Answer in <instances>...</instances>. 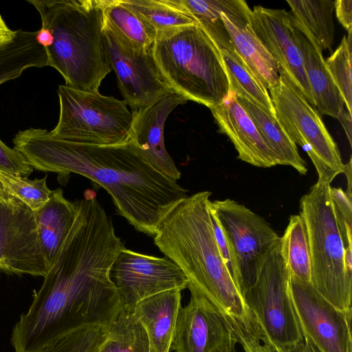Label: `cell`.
Segmentation results:
<instances>
[{
  "mask_svg": "<svg viewBox=\"0 0 352 352\" xmlns=\"http://www.w3.org/2000/svg\"><path fill=\"white\" fill-rule=\"evenodd\" d=\"M280 247L290 276L301 281L311 282L309 238L305 221L300 214L290 216L280 236Z\"/></svg>",
  "mask_w": 352,
  "mask_h": 352,
  "instance_id": "cell-27",
  "label": "cell"
},
{
  "mask_svg": "<svg viewBox=\"0 0 352 352\" xmlns=\"http://www.w3.org/2000/svg\"><path fill=\"white\" fill-rule=\"evenodd\" d=\"M13 144L36 170L76 173L104 188L118 212L152 237L165 215L187 196L186 190L146 162L129 142H74L46 129L30 128L19 131Z\"/></svg>",
  "mask_w": 352,
  "mask_h": 352,
  "instance_id": "cell-2",
  "label": "cell"
},
{
  "mask_svg": "<svg viewBox=\"0 0 352 352\" xmlns=\"http://www.w3.org/2000/svg\"><path fill=\"white\" fill-rule=\"evenodd\" d=\"M289 279L280 237L267 252L254 283L243 296L261 332L275 352L304 341L292 305Z\"/></svg>",
  "mask_w": 352,
  "mask_h": 352,
  "instance_id": "cell-8",
  "label": "cell"
},
{
  "mask_svg": "<svg viewBox=\"0 0 352 352\" xmlns=\"http://www.w3.org/2000/svg\"><path fill=\"white\" fill-rule=\"evenodd\" d=\"M211 192L201 191L176 204L153 237L160 250L223 314L243 318L248 312L223 260L209 208Z\"/></svg>",
  "mask_w": 352,
  "mask_h": 352,
  "instance_id": "cell-3",
  "label": "cell"
},
{
  "mask_svg": "<svg viewBox=\"0 0 352 352\" xmlns=\"http://www.w3.org/2000/svg\"><path fill=\"white\" fill-rule=\"evenodd\" d=\"M153 55L165 82L187 100L210 109L229 97L220 51L197 23L157 32Z\"/></svg>",
  "mask_w": 352,
  "mask_h": 352,
  "instance_id": "cell-5",
  "label": "cell"
},
{
  "mask_svg": "<svg viewBox=\"0 0 352 352\" xmlns=\"http://www.w3.org/2000/svg\"><path fill=\"white\" fill-rule=\"evenodd\" d=\"M338 119L342 125L348 138L349 142L351 146V113L344 109Z\"/></svg>",
  "mask_w": 352,
  "mask_h": 352,
  "instance_id": "cell-40",
  "label": "cell"
},
{
  "mask_svg": "<svg viewBox=\"0 0 352 352\" xmlns=\"http://www.w3.org/2000/svg\"><path fill=\"white\" fill-rule=\"evenodd\" d=\"M0 270L43 277L49 270L34 212L19 199L0 205Z\"/></svg>",
  "mask_w": 352,
  "mask_h": 352,
  "instance_id": "cell-14",
  "label": "cell"
},
{
  "mask_svg": "<svg viewBox=\"0 0 352 352\" xmlns=\"http://www.w3.org/2000/svg\"><path fill=\"white\" fill-rule=\"evenodd\" d=\"M157 32L196 23L178 0H122Z\"/></svg>",
  "mask_w": 352,
  "mask_h": 352,
  "instance_id": "cell-28",
  "label": "cell"
},
{
  "mask_svg": "<svg viewBox=\"0 0 352 352\" xmlns=\"http://www.w3.org/2000/svg\"><path fill=\"white\" fill-rule=\"evenodd\" d=\"M237 343L244 352H275L272 345L262 334L250 311L243 318L226 316Z\"/></svg>",
  "mask_w": 352,
  "mask_h": 352,
  "instance_id": "cell-34",
  "label": "cell"
},
{
  "mask_svg": "<svg viewBox=\"0 0 352 352\" xmlns=\"http://www.w3.org/2000/svg\"><path fill=\"white\" fill-rule=\"evenodd\" d=\"M236 99L250 118L267 146L274 154L278 165L290 166L300 175H305L307 172L305 161L277 118L243 96L236 95Z\"/></svg>",
  "mask_w": 352,
  "mask_h": 352,
  "instance_id": "cell-23",
  "label": "cell"
},
{
  "mask_svg": "<svg viewBox=\"0 0 352 352\" xmlns=\"http://www.w3.org/2000/svg\"><path fill=\"white\" fill-rule=\"evenodd\" d=\"M269 90L280 126L296 145L305 148L316 169L318 181L331 184L343 173L344 164L320 113L279 67L278 81Z\"/></svg>",
  "mask_w": 352,
  "mask_h": 352,
  "instance_id": "cell-9",
  "label": "cell"
},
{
  "mask_svg": "<svg viewBox=\"0 0 352 352\" xmlns=\"http://www.w3.org/2000/svg\"><path fill=\"white\" fill-rule=\"evenodd\" d=\"M16 30H11L0 14V50L14 38Z\"/></svg>",
  "mask_w": 352,
  "mask_h": 352,
  "instance_id": "cell-38",
  "label": "cell"
},
{
  "mask_svg": "<svg viewBox=\"0 0 352 352\" xmlns=\"http://www.w3.org/2000/svg\"><path fill=\"white\" fill-rule=\"evenodd\" d=\"M59 116L50 131L67 141L116 144L126 142L132 113L126 102L99 91H87L60 85L58 87Z\"/></svg>",
  "mask_w": 352,
  "mask_h": 352,
  "instance_id": "cell-7",
  "label": "cell"
},
{
  "mask_svg": "<svg viewBox=\"0 0 352 352\" xmlns=\"http://www.w3.org/2000/svg\"><path fill=\"white\" fill-rule=\"evenodd\" d=\"M96 352H150L146 333L131 313L122 311Z\"/></svg>",
  "mask_w": 352,
  "mask_h": 352,
  "instance_id": "cell-30",
  "label": "cell"
},
{
  "mask_svg": "<svg viewBox=\"0 0 352 352\" xmlns=\"http://www.w3.org/2000/svg\"><path fill=\"white\" fill-rule=\"evenodd\" d=\"M219 50L228 74L230 91L247 98L276 118L268 90L236 53L232 45Z\"/></svg>",
  "mask_w": 352,
  "mask_h": 352,
  "instance_id": "cell-26",
  "label": "cell"
},
{
  "mask_svg": "<svg viewBox=\"0 0 352 352\" xmlns=\"http://www.w3.org/2000/svg\"><path fill=\"white\" fill-rule=\"evenodd\" d=\"M33 212L39 243L50 269L74 224L76 203L67 200L63 190L57 188L52 190L47 202Z\"/></svg>",
  "mask_w": 352,
  "mask_h": 352,
  "instance_id": "cell-21",
  "label": "cell"
},
{
  "mask_svg": "<svg viewBox=\"0 0 352 352\" xmlns=\"http://www.w3.org/2000/svg\"><path fill=\"white\" fill-rule=\"evenodd\" d=\"M294 24L315 107L321 114L338 119L344 109V102L326 68L322 52L313 37L302 32L294 21Z\"/></svg>",
  "mask_w": 352,
  "mask_h": 352,
  "instance_id": "cell-20",
  "label": "cell"
},
{
  "mask_svg": "<svg viewBox=\"0 0 352 352\" xmlns=\"http://www.w3.org/2000/svg\"><path fill=\"white\" fill-rule=\"evenodd\" d=\"M179 312L170 349L174 352H217L234 336L228 318L197 289Z\"/></svg>",
  "mask_w": 352,
  "mask_h": 352,
  "instance_id": "cell-16",
  "label": "cell"
},
{
  "mask_svg": "<svg viewBox=\"0 0 352 352\" xmlns=\"http://www.w3.org/2000/svg\"><path fill=\"white\" fill-rule=\"evenodd\" d=\"M32 171L33 167L23 155L0 139V172L27 177Z\"/></svg>",
  "mask_w": 352,
  "mask_h": 352,
  "instance_id": "cell-36",
  "label": "cell"
},
{
  "mask_svg": "<svg viewBox=\"0 0 352 352\" xmlns=\"http://www.w3.org/2000/svg\"><path fill=\"white\" fill-rule=\"evenodd\" d=\"M84 194L57 257L13 327L14 352H33L84 324L111 326L122 311L110 270L125 247L95 193Z\"/></svg>",
  "mask_w": 352,
  "mask_h": 352,
  "instance_id": "cell-1",
  "label": "cell"
},
{
  "mask_svg": "<svg viewBox=\"0 0 352 352\" xmlns=\"http://www.w3.org/2000/svg\"><path fill=\"white\" fill-rule=\"evenodd\" d=\"M102 33L109 63L115 71L124 100L132 111L152 105L173 91L158 69L153 45L146 47L133 43L104 15Z\"/></svg>",
  "mask_w": 352,
  "mask_h": 352,
  "instance_id": "cell-11",
  "label": "cell"
},
{
  "mask_svg": "<svg viewBox=\"0 0 352 352\" xmlns=\"http://www.w3.org/2000/svg\"><path fill=\"white\" fill-rule=\"evenodd\" d=\"M276 352H316L311 343L304 339V341L285 349L278 350Z\"/></svg>",
  "mask_w": 352,
  "mask_h": 352,
  "instance_id": "cell-41",
  "label": "cell"
},
{
  "mask_svg": "<svg viewBox=\"0 0 352 352\" xmlns=\"http://www.w3.org/2000/svg\"><path fill=\"white\" fill-rule=\"evenodd\" d=\"M344 173L346 177V179H347V190H346V193L347 195L351 198L352 197V192H351V188H352V186H351V157H350V160L348 162V163L344 164V170H343V173Z\"/></svg>",
  "mask_w": 352,
  "mask_h": 352,
  "instance_id": "cell-43",
  "label": "cell"
},
{
  "mask_svg": "<svg viewBox=\"0 0 352 352\" xmlns=\"http://www.w3.org/2000/svg\"><path fill=\"white\" fill-rule=\"evenodd\" d=\"M17 199L0 182V205L12 202Z\"/></svg>",
  "mask_w": 352,
  "mask_h": 352,
  "instance_id": "cell-42",
  "label": "cell"
},
{
  "mask_svg": "<svg viewBox=\"0 0 352 352\" xmlns=\"http://www.w3.org/2000/svg\"><path fill=\"white\" fill-rule=\"evenodd\" d=\"M289 290L303 338L316 352H352V310L337 309L311 282L291 276Z\"/></svg>",
  "mask_w": 352,
  "mask_h": 352,
  "instance_id": "cell-12",
  "label": "cell"
},
{
  "mask_svg": "<svg viewBox=\"0 0 352 352\" xmlns=\"http://www.w3.org/2000/svg\"><path fill=\"white\" fill-rule=\"evenodd\" d=\"M331 184L317 181L300 201L311 258V283L331 304L351 311L352 273L344 264V246L330 196Z\"/></svg>",
  "mask_w": 352,
  "mask_h": 352,
  "instance_id": "cell-6",
  "label": "cell"
},
{
  "mask_svg": "<svg viewBox=\"0 0 352 352\" xmlns=\"http://www.w3.org/2000/svg\"><path fill=\"white\" fill-rule=\"evenodd\" d=\"M336 16L348 33L352 31V0L334 1Z\"/></svg>",
  "mask_w": 352,
  "mask_h": 352,
  "instance_id": "cell-37",
  "label": "cell"
},
{
  "mask_svg": "<svg viewBox=\"0 0 352 352\" xmlns=\"http://www.w3.org/2000/svg\"><path fill=\"white\" fill-rule=\"evenodd\" d=\"M42 27L50 30L52 45L44 48L47 66L56 69L65 85L98 91L111 71L103 41L102 0H31Z\"/></svg>",
  "mask_w": 352,
  "mask_h": 352,
  "instance_id": "cell-4",
  "label": "cell"
},
{
  "mask_svg": "<svg viewBox=\"0 0 352 352\" xmlns=\"http://www.w3.org/2000/svg\"><path fill=\"white\" fill-rule=\"evenodd\" d=\"M330 196L344 248H352L351 198L341 188L331 187Z\"/></svg>",
  "mask_w": 352,
  "mask_h": 352,
  "instance_id": "cell-35",
  "label": "cell"
},
{
  "mask_svg": "<svg viewBox=\"0 0 352 352\" xmlns=\"http://www.w3.org/2000/svg\"><path fill=\"white\" fill-rule=\"evenodd\" d=\"M36 41L44 48H47L52 45L54 38L50 30L41 27L39 30L36 31Z\"/></svg>",
  "mask_w": 352,
  "mask_h": 352,
  "instance_id": "cell-39",
  "label": "cell"
},
{
  "mask_svg": "<svg viewBox=\"0 0 352 352\" xmlns=\"http://www.w3.org/2000/svg\"><path fill=\"white\" fill-rule=\"evenodd\" d=\"M182 306V291H166L139 302L132 314L145 330L150 352H169Z\"/></svg>",
  "mask_w": 352,
  "mask_h": 352,
  "instance_id": "cell-19",
  "label": "cell"
},
{
  "mask_svg": "<svg viewBox=\"0 0 352 352\" xmlns=\"http://www.w3.org/2000/svg\"><path fill=\"white\" fill-rule=\"evenodd\" d=\"M119 294L122 310L132 313L140 301L155 294L188 288L182 270L166 256H149L126 248L117 256L110 270Z\"/></svg>",
  "mask_w": 352,
  "mask_h": 352,
  "instance_id": "cell-13",
  "label": "cell"
},
{
  "mask_svg": "<svg viewBox=\"0 0 352 352\" xmlns=\"http://www.w3.org/2000/svg\"><path fill=\"white\" fill-rule=\"evenodd\" d=\"M250 24L259 41L282 68L294 86L315 107L312 91L305 74L296 41L293 16L285 10L255 6Z\"/></svg>",
  "mask_w": 352,
  "mask_h": 352,
  "instance_id": "cell-15",
  "label": "cell"
},
{
  "mask_svg": "<svg viewBox=\"0 0 352 352\" xmlns=\"http://www.w3.org/2000/svg\"><path fill=\"white\" fill-rule=\"evenodd\" d=\"M295 24L314 38L321 51L330 50L334 44L333 21L334 1L287 0Z\"/></svg>",
  "mask_w": 352,
  "mask_h": 352,
  "instance_id": "cell-25",
  "label": "cell"
},
{
  "mask_svg": "<svg viewBox=\"0 0 352 352\" xmlns=\"http://www.w3.org/2000/svg\"><path fill=\"white\" fill-rule=\"evenodd\" d=\"M0 182L33 212L47 202L52 192L47 186L45 177L30 180L26 177L0 172Z\"/></svg>",
  "mask_w": 352,
  "mask_h": 352,
  "instance_id": "cell-33",
  "label": "cell"
},
{
  "mask_svg": "<svg viewBox=\"0 0 352 352\" xmlns=\"http://www.w3.org/2000/svg\"><path fill=\"white\" fill-rule=\"evenodd\" d=\"M219 132L227 135L238 153V158L252 166L270 168L278 165L254 124L230 91L222 104L210 109Z\"/></svg>",
  "mask_w": 352,
  "mask_h": 352,
  "instance_id": "cell-18",
  "label": "cell"
},
{
  "mask_svg": "<svg viewBox=\"0 0 352 352\" xmlns=\"http://www.w3.org/2000/svg\"><path fill=\"white\" fill-rule=\"evenodd\" d=\"M228 242L232 280L243 298L256 280L261 263L280 237L261 216L236 201H210Z\"/></svg>",
  "mask_w": 352,
  "mask_h": 352,
  "instance_id": "cell-10",
  "label": "cell"
},
{
  "mask_svg": "<svg viewBox=\"0 0 352 352\" xmlns=\"http://www.w3.org/2000/svg\"><path fill=\"white\" fill-rule=\"evenodd\" d=\"M111 326L98 322L80 325L33 352H96Z\"/></svg>",
  "mask_w": 352,
  "mask_h": 352,
  "instance_id": "cell-31",
  "label": "cell"
},
{
  "mask_svg": "<svg viewBox=\"0 0 352 352\" xmlns=\"http://www.w3.org/2000/svg\"><path fill=\"white\" fill-rule=\"evenodd\" d=\"M187 101L183 96L171 91L152 105L132 111L126 140L146 162L176 182L181 173L166 150L164 129L169 114Z\"/></svg>",
  "mask_w": 352,
  "mask_h": 352,
  "instance_id": "cell-17",
  "label": "cell"
},
{
  "mask_svg": "<svg viewBox=\"0 0 352 352\" xmlns=\"http://www.w3.org/2000/svg\"><path fill=\"white\" fill-rule=\"evenodd\" d=\"M237 340L234 335L230 340L217 352H237L236 344Z\"/></svg>",
  "mask_w": 352,
  "mask_h": 352,
  "instance_id": "cell-44",
  "label": "cell"
},
{
  "mask_svg": "<svg viewBox=\"0 0 352 352\" xmlns=\"http://www.w3.org/2000/svg\"><path fill=\"white\" fill-rule=\"evenodd\" d=\"M103 12L127 39L142 47L153 45L156 31L146 20L122 0H102Z\"/></svg>",
  "mask_w": 352,
  "mask_h": 352,
  "instance_id": "cell-29",
  "label": "cell"
},
{
  "mask_svg": "<svg viewBox=\"0 0 352 352\" xmlns=\"http://www.w3.org/2000/svg\"><path fill=\"white\" fill-rule=\"evenodd\" d=\"M36 34L19 29L14 39L0 50V86L29 68L47 66L45 50L36 42Z\"/></svg>",
  "mask_w": 352,
  "mask_h": 352,
  "instance_id": "cell-24",
  "label": "cell"
},
{
  "mask_svg": "<svg viewBox=\"0 0 352 352\" xmlns=\"http://www.w3.org/2000/svg\"><path fill=\"white\" fill-rule=\"evenodd\" d=\"M351 40V33H348L347 36L344 35L335 52L324 60L326 68L350 113L352 110Z\"/></svg>",
  "mask_w": 352,
  "mask_h": 352,
  "instance_id": "cell-32",
  "label": "cell"
},
{
  "mask_svg": "<svg viewBox=\"0 0 352 352\" xmlns=\"http://www.w3.org/2000/svg\"><path fill=\"white\" fill-rule=\"evenodd\" d=\"M250 15L228 17L221 14L232 47L268 90L278 81V65L252 29Z\"/></svg>",
  "mask_w": 352,
  "mask_h": 352,
  "instance_id": "cell-22",
  "label": "cell"
}]
</instances>
